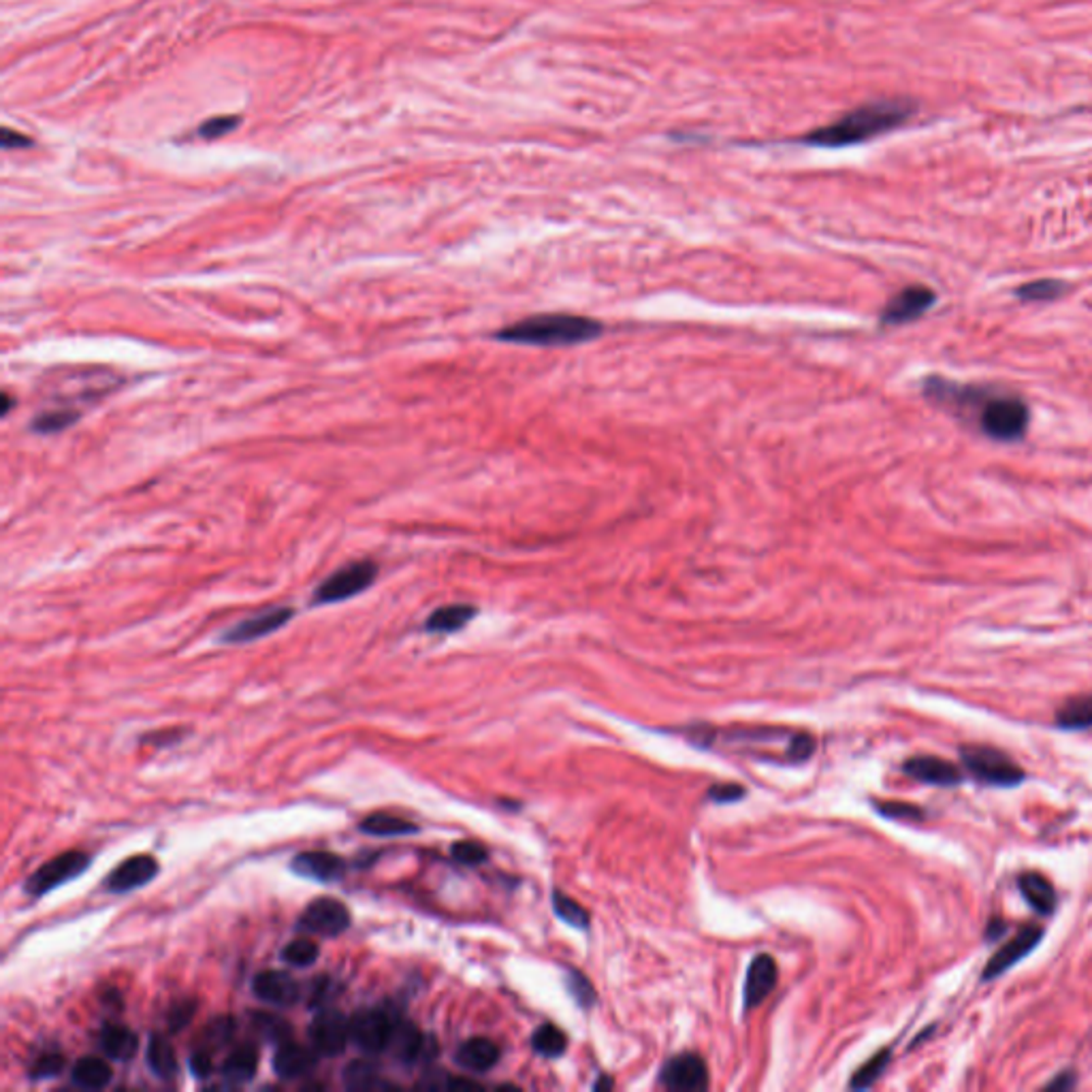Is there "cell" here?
Instances as JSON below:
<instances>
[{"instance_id": "1", "label": "cell", "mask_w": 1092, "mask_h": 1092, "mask_svg": "<svg viewBox=\"0 0 1092 1092\" xmlns=\"http://www.w3.org/2000/svg\"><path fill=\"white\" fill-rule=\"evenodd\" d=\"M912 114L914 107L905 101L869 103L845 114L832 124L813 130L807 135V143L821 145V148H845V145L863 143L905 124Z\"/></svg>"}, {"instance_id": "2", "label": "cell", "mask_w": 1092, "mask_h": 1092, "mask_svg": "<svg viewBox=\"0 0 1092 1092\" xmlns=\"http://www.w3.org/2000/svg\"><path fill=\"white\" fill-rule=\"evenodd\" d=\"M604 326L580 314H533L529 319L517 321L504 329L495 331V339L508 344L540 346V348H568L598 339Z\"/></svg>"}, {"instance_id": "3", "label": "cell", "mask_w": 1092, "mask_h": 1092, "mask_svg": "<svg viewBox=\"0 0 1092 1092\" xmlns=\"http://www.w3.org/2000/svg\"><path fill=\"white\" fill-rule=\"evenodd\" d=\"M977 427L990 440L1018 442L1028 429L1030 412L1020 397L981 393L977 406Z\"/></svg>"}, {"instance_id": "4", "label": "cell", "mask_w": 1092, "mask_h": 1092, "mask_svg": "<svg viewBox=\"0 0 1092 1092\" xmlns=\"http://www.w3.org/2000/svg\"><path fill=\"white\" fill-rule=\"evenodd\" d=\"M961 760L965 769L975 776L979 783L994 787H1016L1024 781V770L1005 754V751L990 745H963Z\"/></svg>"}, {"instance_id": "5", "label": "cell", "mask_w": 1092, "mask_h": 1092, "mask_svg": "<svg viewBox=\"0 0 1092 1092\" xmlns=\"http://www.w3.org/2000/svg\"><path fill=\"white\" fill-rule=\"evenodd\" d=\"M375 578H378V566H375L372 560L353 562L335 570L329 578H324L321 582L317 591H314L312 604L324 606V604H337V602L350 600L366 589H370Z\"/></svg>"}, {"instance_id": "6", "label": "cell", "mask_w": 1092, "mask_h": 1092, "mask_svg": "<svg viewBox=\"0 0 1092 1092\" xmlns=\"http://www.w3.org/2000/svg\"><path fill=\"white\" fill-rule=\"evenodd\" d=\"M90 867V856L83 852H63L60 856L47 860L43 867L36 869L26 879L24 890L30 896H43L60 885L79 877Z\"/></svg>"}, {"instance_id": "7", "label": "cell", "mask_w": 1092, "mask_h": 1092, "mask_svg": "<svg viewBox=\"0 0 1092 1092\" xmlns=\"http://www.w3.org/2000/svg\"><path fill=\"white\" fill-rule=\"evenodd\" d=\"M350 919H353L350 918V909L342 901L324 896V899L312 901L306 907V912L301 914L297 921V930L306 934H317V937L333 939L348 930Z\"/></svg>"}, {"instance_id": "8", "label": "cell", "mask_w": 1092, "mask_h": 1092, "mask_svg": "<svg viewBox=\"0 0 1092 1092\" xmlns=\"http://www.w3.org/2000/svg\"><path fill=\"white\" fill-rule=\"evenodd\" d=\"M395 1020L380 1010H363L350 1018V1041L366 1054H380L391 1048Z\"/></svg>"}, {"instance_id": "9", "label": "cell", "mask_w": 1092, "mask_h": 1092, "mask_svg": "<svg viewBox=\"0 0 1092 1092\" xmlns=\"http://www.w3.org/2000/svg\"><path fill=\"white\" fill-rule=\"evenodd\" d=\"M312 1048L324 1059H335L342 1054L350 1041V1018L335 1010H324L314 1018L310 1026Z\"/></svg>"}, {"instance_id": "10", "label": "cell", "mask_w": 1092, "mask_h": 1092, "mask_svg": "<svg viewBox=\"0 0 1092 1092\" xmlns=\"http://www.w3.org/2000/svg\"><path fill=\"white\" fill-rule=\"evenodd\" d=\"M937 295L928 286H907L901 293H896L885 308L881 310V324L883 326H901L907 323H914L934 306Z\"/></svg>"}, {"instance_id": "11", "label": "cell", "mask_w": 1092, "mask_h": 1092, "mask_svg": "<svg viewBox=\"0 0 1092 1092\" xmlns=\"http://www.w3.org/2000/svg\"><path fill=\"white\" fill-rule=\"evenodd\" d=\"M293 617L295 611L288 609V606H273V609L261 611L244 619V621L235 623L233 627H228L221 640L226 642V645H244V642L261 640L277 632V629H282Z\"/></svg>"}, {"instance_id": "12", "label": "cell", "mask_w": 1092, "mask_h": 1092, "mask_svg": "<svg viewBox=\"0 0 1092 1092\" xmlns=\"http://www.w3.org/2000/svg\"><path fill=\"white\" fill-rule=\"evenodd\" d=\"M660 1082L664 1088L676 1092H702L709 1088L707 1065L698 1054H678L664 1065Z\"/></svg>"}, {"instance_id": "13", "label": "cell", "mask_w": 1092, "mask_h": 1092, "mask_svg": "<svg viewBox=\"0 0 1092 1092\" xmlns=\"http://www.w3.org/2000/svg\"><path fill=\"white\" fill-rule=\"evenodd\" d=\"M1041 937H1043V928L1039 924L1022 926L997 954L990 958L988 965L984 967V975L981 977L994 979L1001 973H1005L1007 968H1012L1016 963H1020L1030 950H1035V945L1041 941Z\"/></svg>"}, {"instance_id": "14", "label": "cell", "mask_w": 1092, "mask_h": 1092, "mask_svg": "<svg viewBox=\"0 0 1092 1092\" xmlns=\"http://www.w3.org/2000/svg\"><path fill=\"white\" fill-rule=\"evenodd\" d=\"M156 875H159V860L150 854H139L120 863L109 872L103 885L109 892H130L150 883Z\"/></svg>"}, {"instance_id": "15", "label": "cell", "mask_w": 1092, "mask_h": 1092, "mask_svg": "<svg viewBox=\"0 0 1092 1092\" xmlns=\"http://www.w3.org/2000/svg\"><path fill=\"white\" fill-rule=\"evenodd\" d=\"M252 992L259 1001L273 1007H290L301 999L297 979L284 970H263L252 979Z\"/></svg>"}, {"instance_id": "16", "label": "cell", "mask_w": 1092, "mask_h": 1092, "mask_svg": "<svg viewBox=\"0 0 1092 1092\" xmlns=\"http://www.w3.org/2000/svg\"><path fill=\"white\" fill-rule=\"evenodd\" d=\"M903 770L916 781L928 783V785H941V787H954L958 783H963L965 779L963 770L958 769L956 764L937 756L909 758L903 764Z\"/></svg>"}, {"instance_id": "17", "label": "cell", "mask_w": 1092, "mask_h": 1092, "mask_svg": "<svg viewBox=\"0 0 1092 1092\" xmlns=\"http://www.w3.org/2000/svg\"><path fill=\"white\" fill-rule=\"evenodd\" d=\"M776 984V965L769 954H760L754 958V963L749 965L747 979H745V1010L751 1012L769 997Z\"/></svg>"}, {"instance_id": "18", "label": "cell", "mask_w": 1092, "mask_h": 1092, "mask_svg": "<svg viewBox=\"0 0 1092 1092\" xmlns=\"http://www.w3.org/2000/svg\"><path fill=\"white\" fill-rule=\"evenodd\" d=\"M290 869L314 881H335L344 875L346 863L331 852H301L290 863Z\"/></svg>"}, {"instance_id": "19", "label": "cell", "mask_w": 1092, "mask_h": 1092, "mask_svg": "<svg viewBox=\"0 0 1092 1092\" xmlns=\"http://www.w3.org/2000/svg\"><path fill=\"white\" fill-rule=\"evenodd\" d=\"M317 1050H308L295 1041H282L275 1050L273 1069L282 1079H297L314 1071L317 1067Z\"/></svg>"}, {"instance_id": "20", "label": "cell", "mask_w": 1092, "mask_h": 1092, "mask_svg": "<svg viewBox=\"0 0 1092 1092\" xmlns=\"http://www.w3.org/2000/svg\"><path fill=\"white\" fill-rule=\"evenodd\" d=\"M455 1061L472 1073H484L500 1063V1048L487 1037H472L457 1048Z\"/></svg>"}, {"instance_id": "21", "label": "cell", "mask_w": 1092, "mask_h": 1092, "mask_svg": "<svg viewBox=\"0 0 1092 1092\" xmlns=\"http://www.w3.org/2000/svg\"><path fill=\"white\" fill-rule=\"evenodd\" d=\"M388 1050H395L399 1061L412 1065L429 1059L435 1052V1043L431 1039L427 1041V1037H424L417 1026H412L410 1022H402L395 1026V1035Z\"/></svg>"}, {"instance_id": "22", "label": "cell", "mask_w": 1092, "mask_h": 1092, "mask_svg": "<svg viewBox=\"0 0 1092 1092\" xmlns=\"http://www.w3.org/2000/svg\"><path fill=\"white\" fill-rule=\"evenodd\" d=\"M1018 885H1020V892L1026 899V903L1035 909V912L1043 914V916H1050L1054 914V909H1057L1059 903V896L1057 890H1054V885L1048 877L1039 875V872L1028 870L1024 875L1018 877Z\"/></svg>"}, {"instance_id": "23", "label": "cell", "mask_w": 1092, "mask_h": 1092, "mask_svg": "<svg viewBox=\"0 0 1092 1092\" xmlns=\"http://www.w3.org/2000/svg\"><path fill=\"white\" fill-rule=\"evenodd\" d=\"M476 613L478 611L472 604H448L429 615L427 621H424V629L431 634H453L464 629L476 617Z\"/></svg>"}, {"instance_id": "24", "label": "cell", "mask_w": 1092, "mask_h": 1092, "mask_svg": "<svg viewBox=\"0 0 1092 1092\" xmlns=\"http://www.w3.org/2000/svg\"><path fill=\"white\" fill-rule=\"evenodd\" d=\"M114 1071L105 1059L99 1057H83L79 1059L71 1069L73 1084L86 1090H101L112 1082Z\"/></svg>"}, {"instance_id": "25", "label": "cell", "mask_w": 1092, "mask_h": 1092, "mask_svg": "<svg viewBox=\"0 0 1092 1092\" xmlns=\"http://www.w3.org/2000/svg\"><path fill=\"white\" fill-rule=\"evenodd\" d=\"M137 1046H139L137 1035L132 1033L130 1028L118 1026V1024H109V1026L103 1028L101 1048H103L107 1059L126 1063V1061L135 1057Z\"/></svg>"}, {"instance_id": "26", "label": "cell", "mask_w": 1092, "mask_h": 1092, "mask_svg": "<svg viewBox=\"0 0 1092 1092\" xmlns=\"http://www.w3.org/2000/svg\"><path fill=\"white\" fill-rule=\"evenodd\" d=\"M1057 725L1063 730H1090L1092 727V694L1073 696L1057 711Z\"/></svg>"}, {"instance_id": "27", "label": "cell", "mask_w": 1092, "mask_h": 1092, "mask_svg": "<svg viewBox=\"0 0 1092 1092\" xmlns=\"http://www.w3.org/2000/svg\"><path fill=\"white\" fill-rule=\"evenodd\" d=\"M148 1067L161 1079H174L177 1073V1059L172 1043L163 1035H152L148 1043Z\"/></svg>"}, {"instance_id": "28", "label": "cell", "mask_w": 1092, "mask_h": 1092, "mask_svg": "<svg viewBox=\"0 0 1092 1092\" xmlns=\"http://www.w3.org/2000/svg\"><path fill=\"white\" fill-rule=\"evenodd\" d=\"M259 1067V1052L252 1046H241L228 1054V1059L223 1065V1073L233 1084L250 1082L252 1075L257 1073Z\"/></svg>"}, {"instance_id": "29", "label": "cell", "mask_w": 1092, "mask_h": 1092, "mask_svg": "<svg viewBox=\"0 0 1092 1092\" xmlns=\"http://www.w3.org/2000/svg\"><path fill=\"white\" fill-rule=\"evenodd\" d=\"M361 832L372 836H402V834H415L419 826L412 821H406L397 816H388V813H373V816L361 821Z\"/></svg>"}, {"instance_id": "30", "label": "cell", "mask_w": 1092, "mask_h": 1092, "mask_svg": "<svg viewBox=\"0 0 1092 1092\" xmlns=\"http://www.w3.org/2000/svg\"><path fill=\"white\" fill-rule=\"evenodd\" d=\"M531 1048L536 1050L542 1057H549V1059H557L562 1057L568 1048V1037L560 1026L555 1024H542L536 1033L531 1035Z\"/></svg>"}, {"instance_id": "31", "label": "cell", "mask_w": 1092, "mask_h": 1092, "mask_svg": "<svg viewBox=\"0 0 1092 1092\" xmlns=\"http://www.w3.org/2000/svg\"><path fill=\"white\" fill-rule=\"evenodd\" d=\"M79 412L77 410H47L41 412L39 417H34L30 429L39 435H52V433H60L69 429L71 424H75L79 421Z\"/></svg>"}, {"instance_id": "32", "label": "cell", "mask_w": 1092, "mask_h": 1092, "mask_svg": "<svg viewBox=\"0 0 1092 1092\" xmlns=\"http://www.w3.org/2000/svg\"><path fill=\"white\" fill-rule=\"evenodd\" d=\"M319 954H321V950H319L317 941H312L308 937H301V939L290 941L286 948L282 950V961L290 967H295V968H308L319 961Z\"/></svg>"}, {"instance_id": "33", "label": "cell", "mask_w": 1092, "mask_h": 1092, "mask_svg": "<svg viewBox=\"0 0 1092 1092\" xmlns=\"http://www.w3.org/2000/svg\"><path fill=\"white\" fill-rule=\"evenodd\" d=\"M553 909H555V914L560 916L570 926H576V928H587L589 926L587 909L582 907L580 903H576L574 899H570V896L564 894V892L553 894Z\"/></svg>"}, {"instance_id": "34", "label": "cell", "mask_w": 1092, "mask_h": 1092, "mask_svg": "<svg viewBox=\"0 0 1092 1092\" xmlns=\"http://www.w3.org/2000/svg\"><path fill=\"white\" fill-rule=\"evenodd\" d=\"M1067 290V284L1061 280H1035L1020 286L1016 290V295L1022 301L1037 303V301H1057Z\"/></svg>"}, {"instance_id": "35", "label": "cell", "mask_w": 1092, "mask_h": 1092, "mask_svg": "<svg viewBox=\"0 0 1092 1092\" xmlns=\"http://www.w3.org/2000/svg\"><path fill=\"white\" fill-rule=\"evenodd\" d=\"M344 1079H346V1086L353 1088V1090L391 1086V1084H384L380 1075H378V1071H375L370 1063H363V1061L350 1063L346 1067V1071H344Z\"/></svg>"}, {"instance_id": "36", "label": "cell", "mask_w": 1092, "mask_h": 1092, "mask_svg": "<svg viewBox=\"0 0 1092 1092\" xmlns=\"http://www.w3.org/2000/svg\"><path fill=\"white\" fill-rule=\"evenodd\" d=\"M890 1057H892V1052H890L888 1048L881 1050V1052H877L875 1057H872L870 1061H867V1063H865L863 1067H860V1069L854 1073L852 1084H849V1086H852V1088H869L870 1084H875L877 1079H879V1075L883 1073L885 1067H888Z\"/></svg>"}, {"instance_id": "37", "label": "cell", "mask_w": 1092, "mask_h": 1092, "mask_svg": "<svg viewBox=\"0 0 1092 1092\" xmlns=\"http://www.w3.org/2000/svg\"><path fill=\"white\" fill-rule=\"evenodd\" d=\"M453 858L466 867H476L487 860V849L478 841H457L453 845Z\"/></svg>"}, {"instance_id": "38", "label": "cell", "mask_w": 1092, "mask_h": 1092, "mask_svg": "<svg viewBox=\"0 0 1092 1092\" xmlns=\"http://www.w3.org/2000/svg\"><path fill=\"white\" fill-rule=\"evenodd\" d=\"M252 1022H254V1028H257L259 1033L265 1035L267 1039H275L277 1043H282V1041L288 1039L290 1030H288L286 1022L280 1020V1018L259 1014V1016L252 1018Z\"/></svg>"}, {"instance_id": "39", "label": "cell", "mask_w": 1092, "mask_h": 1092, "mask_svg": "<svg viewBox=\"0 0 1092 1092\" xmlns=\"http://www.w3.org/2000/svg\"><path fill=\"white\" fill-rule=\"evenodd\" d=\"M568 990L572 997L582 1005V1007H589L596 999V992H593L591 981L587 977H582L578 970H568Z\"/></svg>"}, {"instance_id": "40", "label": "cell", "mask_w": 1092, "mask_h": 1092, "mask_svg": "<svg viewBox=\"0 0 1092 1092\" xmlns=\"http://www.w3.org/2000/svg\"><path fill=\"white\" fill-rule=\"evenodd\" d=\"M63 1069H65V1059H63V1054H58V1052H47V1054H41V1057L36 1059L30 1075H32L34 1079H45V1077H56Z\"/></svg>"}, {"instance_id": "41", "label": "cell", "mask_w": 1092, "mask_h": 1092, "mask_svg": "<svg viewBox=\"0 0 1092 1092\" xmlns=\"http://www.w3.org/2000/svg\"><path fill=\"white\" fill-rule=\"evenodd\" d=\"M233 1028H235V1024H233V1020H230V1018H218V1020H214L208 1026V1030H205V1039H208V1041H205V1048H208V1046L221 1048L223 1043H226L230 1039V1035H233Z\"/></svg>"}, {"instance_id": "42", "label": "cell", "mask_w": 1092, "mask_h": 1092, "mask_svg": "<svg viewBox=\"0 0 1092 1092\" xmlns=\"http://www.w3.org/2000/svg\"><path fill=\"white\" fill-rule=\"evenodd\" d=\"M239 124V118L235 116H223V118H212L199 128V137L203 139H218L226 135V132L233 130Z\"/></svg>"}, {"instance_id": "43", "label": "cell", "mask_w": 1092, "mask_h": 1092, "mask_svg": "<svg viewBox=\"0 0 1092 1092\" xmlns=\"http://www.w3.org/2000/svg\"><path fill=\"white\" fill-rule=\"evenodd\" d=\"M877 811L881 816L890 818V819H921L924 818V811L909 805V803H883L877 805Z\"/></svg>"}, {"instance_id": "44", "label": "cell", "mask_w": 1092, "mask_h": 1092, "mask_svg": "<svg viewBox=\"0 0 1092 1092\" xmlns=\"http://www.w3.org/2000/svg\"><path fill=\"white\" fill-rule=\"evenodd\" d=\"M813 749H816V740L809 734H796L787 747V758L792 762H805L813 756Z\"/></svg>"}, {"instance_id": "45", "label": "cell", "mask_w": 1092, "mask_h": 1092, "mask_svg": "<svg viewBox=\"0 0 1092 1092\" xmlns=\"http://www.w3.org/2000/svg\"><path fill=\"white\" fill-rule=\"evenodd\" d=\"M194 1012H197V1007H194V1003L184 1001V1003L174 1005V1007H172V1014H169V1026H172V1030L184 1028V1026L192 1020Z\"/></svg>"}, {"instance_id": "46", "label": "cell", "mask_w": 1092, "mask_h": 1092, "mask_svg": "<svg viewBox=\"0 0 1092 1092\" xmlns=\"http://www.w3.org/2000/svg\"><path fill=\"white\" fill-rule=\"evenodd\" d=\"M745 790L736 783H727V785H715L713 790L709 792V798L715 800V803H734V800L743 798Z\"/></svg>"}, {"instance_id": "47", "label": "cell", "mask_w": 1092, "mask_h": 1092, "mask_svg": "<svg viewBox=\"0 0 1092 1092\" xmlns=\"http://www.w3.org/2000/svg\"><path fill=\"white\" fill-rule=\"evenodd\" d=\"M190 1069L197 1077H208L212 1073V1057L208 1050H199L192 1054L190 1059Z\"/></svg>"}, {"instance_id": "48", "label": "cell", "mask_w": 1092, "mask_h": 1092, "mask_svg": "<svg viewBox=\"0 0 1092 1092\" xmlns=\"http://www.w3.org/2000/svg\"><path fill=\"white\" fill-rule=\"evenodd\" d=\"M30 143L32 141L26 135H22V132H14L9 128L3 130V145H5V148H28Z\"/></svg>"}, {"instance_id": "49", "label": "cell", "mask_w": 1092, "mask_h": 1092, "mask_svg": "<svg viewBox=\"0 0 1092 1092\" xmlns=\"http://www.w3.org/2000/svg\"><path fill=\"white\" fill-rule=\"evenodd\" d=\"M1075 1084V1077L1071 1073H1061L1059 1077H1054L1052 1082L1048 1084V1088H1071Z\"/></svg>"}, {"instance_id": "50", "label": "cell", "mask_w": 1092, "mask_h": 1092, "mask_svg": "<svg viewBox=\"0 0 1092 1092\" xmlns=\"http://www.w3.org/2000/svg\"><path fill=\"white\" fill-rule=\"evenodd\" d=\"M11 406H14V397H11L9 393H3V412H0V415L7 417V415H9V410H11Z\"/></svg>"}, {"instance_id": "51", "label": "cell", "mask_w": 1092, "mask_h": 1092, "mask_svg": "<svg viewBox=\"0 0 1092 1092\" xmlns=\"http://www.w3.org/2000/svg\"><path fill=\"white\" fill-rule=\"evenodd\" d=\"M593 1088H596V1090H602V1088H613V1079H611V1077H606V1075H602V1079H600V1082H596V1084H593Z\"/></svg>"}]
</instances>
